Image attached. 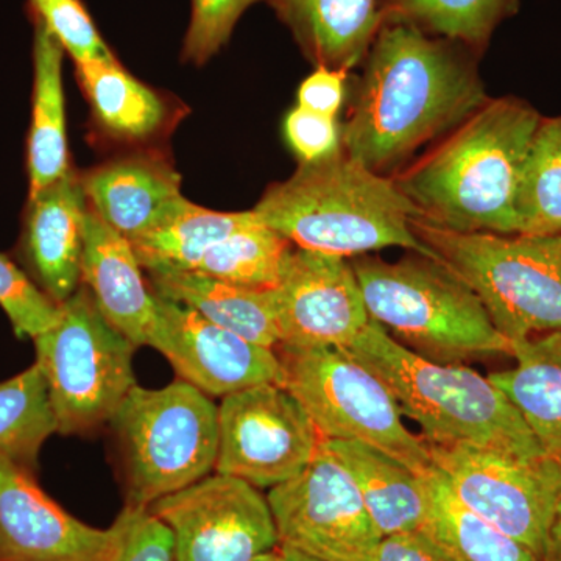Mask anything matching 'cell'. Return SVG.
<instances>
[{
	"label": "cell",
	"instance_id": "40",
	"mask_svg": "<svg viewBox=\"0 0 561 561\" xmlns=\"http://www.w3.org/2000/svg\"><path fill=\"white\" fill-rule=\"evenodd\" d=\"M280 552L284 553V557H286L287 561H323L319 559H313L311 556H306V553L295 551V549L290 548H283V546H279Z\"/></svg>",
	"mask_w": 561,
	"mask_h": 561
},
{
	"label": "cell",
	"instance_id": "22",
	"mask_svg": "<svg viewBox=\"0 0 561 561\" xmlns=\"http://www.w3.org/2000/svg\"><path fill=\"white\" fill-rule=\"evenodd\" d=\"M515 368L489 376L549 459L561 465V331L512 342Z\"/></svg>",
	"mask_w": 561,
	"mask_h": 561
},
{
	"label": "cell",
	"instance_id": "6",
	"mask_svg": "<svg viewBox=\"0 0 561 561\" xmlns=\"http://www.w3.org/2000/svg\"><path fill=\"white\" fill-rule=\"evenodd\" d=\"M411 227L511 343L561 331V236L457 232L416 217Z\"/></svg>",
	"mask_w": 561,
	"mask_h": 561
},
{
	"label": "cell",
	"instance_id": "19",
	"mask_svg": "<svg viewBox=\"0 0 561 561\" xmlns=\"http://www.w3.org/2000/svg\"><path fill=\"white\" fill-rule=\"evenodd\" d=\"M130 241L110 228L88 205L81 283L103 317L136 346L149 345L158 319V297L144 279Z\"/></svg>",
	"mask_w": 561,
	"mask_h": 561
},
{
	"label": "cell",
	"instance_id": "7",
	"mask_svg": "<svg viewBox=\"0 0 561 561\" xmlns=\"http://www.w3.org/2000/svg\"><path fill=\"white\" fill-rule=\"evenodd\" d=\"M124 465L125 505L149 508L216 470L219 408L190 382L136 383L110 421Z\"/></svg>",
	"mask_w": 561,
	"mask_h": 561
},
{
	"label": "cell",
	"instance_id": "38",
	"mask_svg": "<svg viewBox=\"0 0 561 561\" xmlns=\"http://www.w3.org/2000/svg\"><path fill=\"white\" fill-rule=\"evenodd\" d=\"M373 561H453L423 530L383 537Z\"/></svg>",
	"mask_w": 561,
	"mask_h": 561
},
{
	"label": "cell",
	"instance_id": "20",
	"mask_svg": "<svg viewBox=\"0 0 561 561\" xmlns=\"http://www.w3.org/2000/svg\"><path fill=\"white\" fill-rule=\"evenodd\" d=\"M317 68L348 73L383 24L382 0H267Z\"/></svg>",
	"mask_w": 561,
	"mask_h": 561
},
{
	"label": "cell",
	"instance_id": "15",
	"mask_svg": "<svg viewBox=\"0 0 561 561\" xmlns=\"http://www.w3.org/2000/svg\"><path fill=\"white\" fill-rule=\"evenodd\" d=\"M149 346L168 357L180 379L208 397L225 398L260 383H280L275 350L249 342L161 297Z\"/></svg>",
	"mask_w": 561,
	"mask_h": 561
},
{
	"label": "cell",
	"instance_id": "41",
	"mask_svg": "<svg viewBox=\"0 0 561 561\" xmlns=\"http://www.w3.org/2000/svg\"><path fill=\"white\" fill-rule=\"evenodd\" d=\"M253 561H287L286 557H284V553L280 552L279 546L276 549H273V551H268L265 553H262V556L256 557Z\"/></svg>",
	"mask_w": 561,
	"mask_h": 561
},
{
	"label": "cell",
	"instance_id": "35",
	"mask_svg": "<svg viewBox=\"0 0 561 561\" xmlns=\"http://www.w3.org/2000/svg\"><path fill=\"white\" fill-rule=\"evenodd\" d=\"M257 0H192V18L183 58L203 65L230 39L243 11Z\"/></svg>",
	"mask_w": 561,
	"mask_h": 561
},
{
	"label": "cell",
	"instance_id": "9",
	"mask_svg": "<svg viewBox=\"0 0 561 561\" xmlns=\"http://www.w3.org/2000/svg\"><path fill=\"white\" fill-rule=\"evenodd\" d=\"M57 432L87 435L110 424L136 386V346L103 317L90 290L61 305L60 320L33 339Z\"/></svg>",
	"mask_w": 561,
	"mask_h": 561
},
{
	"label": "cell",
	"instance_id": "31",
	"mask_svg": "<svg viewBox=\"0 0 561 561\" xmlns=\"http://www.w3.org/2000/svg\"><path fill=\"white\" fill-rule=\"evenodd\" d=\"M55 432L57 423L38 365L0 383V451L35 471L41 448Z\"/></svg>",
	"mask_w": 561,
	"mask_h": 561
},
{
	"label": "cell",
	"instance_id": "16",
	"mask_svg": "<svg viewBox=\"0 0 561 561\" xmlns=\"http://www.w3.org/2000/svg\"><path fill=\"white\" fill-rule=\"evenodd\" d=\"M106 540L108 529L73 518L0 451V561H95Z\"/></svg>",
	"mask_w": 561,
	"mask_h": 561
},
{
	"label": "cell",
	"instance_id": "26",
	"mask_svg": "<svg viewBox=\"0 0 561 561\" xmlns=\"http://www.w3.org/2000/svg\"><path fill=\"white\" fill-rule=\"evenodd\" d=\"M253 221V210L220 213L183 197L161 224L130 243L147 273L197 271L214 245Z\"/></svg>",
	"mask_w": 561,
	"mask_h": 561
},
{
	"label": "cell",
	"instance_id": "2",
	"mask_svg": "<svg viewBox=\"0 0 561 561\" xmlns=\"http://www.w3.org/2000/svg\"><path fill=\"white\" fill-rule=\"evenodd\" d=\"M542 116L519 98L489 99L394 184L416 219L457 232L518 234L516 197Z\"/></svg>",
	"mask_w": 561,
	"mask_h": 561
},
{
	"label": "cell",
	"instance_id": "5",
	"mask_svg": "<svg viewBox=\"0 0 561 561\" xmlns=\"http://www.w3.org/2000/svg\"><path fill=\"white\" fill-rule=\"evenodd\" d=\"M368 316L394 341L435 364L508 354L478 295L440 260L412 251L397 262L351 261Z\"/></svg>",
	"mask_w": 561,
	"mask_h": 561
},
{
	"label": "cell",
	"instance_id": "17",
	"mask_svg": "<svg viewBox=\"0 0 561 561\" xmlns=\"http://www.w3.org/2000/svg\"><path fill=\"white\" fill-rule=\"evenodd\" d=\"M88 202L80 173L28 195L18 253L28 276L51 301H68L81 284Z\"/></svg>",
	"mask_w": 561,
	"mask_h": 561
},
{
	"label": "cell",
	"instance_id": "11",
	"mask_svg": "<svg viewBox=\"0 0 561 561\" xmlns=\"http://www.w3.org/2000/svg\"><path fill=\"white\" fill-rule=\"evenodd\" d=\"M279 546L323 561H373L382 540L356 483L321 442L316 456L267 496Z\"/></svg>",
	"mask_w": 561,
	"mask_h": 561
},
{
	"label": "cell",
	"instance_id": "36",
	"mask_svg": "<svg viewBox=\"0 0 561 561\" xmlns=\"http://www.w3.org/2000/svg\"><path fill=\"white\" fill-rule=\"evenodd\" d=\"M284 135L300 162H313L342 149V125L328 117L295 106L284 121Z\"/></svg>",
	"mask_w": 561,
	"mask_h": 561
},
{
	"label": "cell",
	"instance_id": "30",
	"mask_svg": "<svg viewBox=\"0 0 561 561\" xmlns=\"http://www.w3.org/2000/svg\"><path fill=\"white\" fill-rule=\"evenodd\" d=\"M294 249L289 239L256 219L214 245L197 272L234 286L272 290L280 283Z\"/></svg>",
	"mask_w": 561,
	"mask_h": 561
},
{
	"label": "cell",
	"instance_id": "18",
	"mask_svg": "<svg viewBox=\"0 0 561 561\" xmlns=\"http://www.w3.org/2000/svg\"><path fill=\"white\" fill-rule=\"evenodd\" d=\"M88 205L127 241L153 230L183 198L181 176L157 151H135L80 173Z\"/></svg>",
	"mask_w": 561,
	"mask_h": 561
},
{
	"label": "cell",
	"instance_id": "34",
	"mask_svg": "<svg viewBox=\"0 0 561 561\" xmlns=\"http://www.w3.org/2000/svg\"><path fill=\"white\" fill-rule=\"evenodd\" d=\"M28 9L76 65L114 57L81 0H28Z\"/></svg>",
	"mask_w": 561,
	"mask_h": 561
},
{
	"label": "cell",
	"instance_id": "29",
	"mask_svg": "<svg viewBox=\"0 0 561 561\" xmlns=\"http://www.w3.org/2000/svg\"><path fill=\"white\" fill-rule=\"evenodd\" d=\"M518 234L561 236V116L534 133L516 197Z\"/></svg>",
	"mask_w": 561,
	"mask_h": 561
},
{
	"label": "cell",
	"instance_id": "28",
	"mask_svg": "<svg viewBox=\"0 0 561 561\" xmlns=\"http://www.w3.org/2000/svg\"><path fill=\"white\" fill-rule=\"evenodd\" d=\"M519 0H382L383 21H401L481 55Z\"/></svg>",
	"mask_w": 561,
	"mask_h": 561
},
{
	"label": "cell",
	"instance_id": "10",
	"mask_svg": "<svg viewBox=\"0 0 561 561\" xmlns=\"http://www.w3.org/2000/svg\"><path fill=\"white\" fill-rule=\"evenodd\" d=\"M461 504L542 560L561 501V465L545 457L524 461L470 445H430Z\"/></svg>",
	"mask_w": 561,
	"mask_h": 561
},
{
	"label": "cell",
	"instance_id": "21",
	"mask_svg": "<svg viewBox=\"0 0 561 561\" xmlns=\"http://www.w3.org/2000/svg\"><path fill=\"white\" fill-rule=\"evenodd\" d=\"M149 283L157 297L186 306L249 342L279 346L272 290L234 286L197 271L149 273Z\"/></svg>",
	"mask_w": 561,
	"mask_h": 561
},
{
	"label": "cell",
	"instance_id": "23",
	"mask_svg": "<svg viewBox=\"0 0 561 561\" xmlns=\"http://www.w3.org/2000/svg\"><path fill=\"white\" fill-rule=\"evenodd\" d=\"M324 442L350 472L382 537L423 529L427 497L421 474L365 443Z\"/></svg>",
	"mask_w": 561,
	"mask_h": 561
},
{
	"label": "cell",
	"instance_id": "24",
	"mask_svg": "<svg viewBox=\"0 0 561 561\" xmlns=\"http://www.w3.org/2000/svg\"><path fill=\"white\" fill-rule=\"evenodd\" d=\"M32 122L27 138L28 195L65 176L69 162L62 57L65 49L38 20H33Z\"/></svg>",
	"mask_w": 561,
	"mask_h": 561
},
{
	"label": "cell",
	"instance_id": "39",
	"mask_svg": "<svg viewBox=\"0 0 561 561\" xmlns=\"http://www.w3.org/2000/svg\"><path fill=\"white\" fill-rule=\"evenodd\" d=\"M541 561H561V501L557 507L551 531H549L548 546Z\"/></svg>",
	"mask_w": 561,
	"mask_h": 561
},
{
	"label": "cell",
	"instance_id": "14",
	"mask_svg": "<svg viewBox=\"0 0 561 561\" xmlns=\"http://www.w3.org/2000/svg\"><path fill=\"white\" fill-rule=\"evenodd\" d=\"M272 291L279 346L346 348L371 320L348 257L295 247Z\"/></svg>",
	"mask_w": 561,
	"mask_h": 561
},
{
	"label": "cell",
	"instance_id": "1",
	"mask_svg": "<svg viewBox=\"0 0 561 561\" xmlns=\"http://www.w3.org/2000/svg\"><path fill=\"white\" fill-rule=\"evenodd\" d=\"M474 50L383 21L342 125V149L393 176L421 147L445 138L489 101Z\"/></svg>",
	"mask_w": 561,
	"mask_h": 561
},
{
	"label": "cell",
	"instance_id": "12",
	"mask_svg": "<svg viewBox=\"0 0 561 561\" xmlns=\"http://www.w3.org/2000/svg\"><path fill=\"white\" fill-rule=\"evenodd\" d=\"M323 440L289 390L260 383L221 401L216 472L273 489L297 478Z\"/></svg>",
	"mask_w": 561,
	"mask_h": 561
},
{
	"label": "cell",
	"instance_id": "37",
	"mask_svg": "<svg viewBox=\"0 0 561 561\" xmlns=\"http://www.w3.org/2000/svg\"><path fill=\"white\" fill-rule=\"evenodd\" d=\"M348 73L319 66L300 84L298 106L328 117H337L346 98Z\"/></svg>",
	"mask_w": 561,
	"mask_h": 561
},
{
	"label": "cell",
	"instance_id": "4",
	"mask_svg": "<svg viewBox=\"0 0 561 561\" xmlns=\"http://www.w3.org/2000/svg\"><path fill=\"white\" fill-rule=\"evenodd\" d=\"M393 393L430 445H470L524 461L545 459L522 413L489 378L412 353L370 320L346 346Z\"/></svg>",
	"mask_w": 561,
	"mask_h": 561
},
{
	"label": "cell",
	"instance_id": "32",
	"mask_svg": "<svg viewBox=\"0 0 561 561\" xmlns=\"http://www.w3.org/2000/svg\"><path fill=\"white\" fill-rule=\"evenodd\" d=\"M95 561H179L168 524L146 507H127L108 527V540Z\"/></svg>",
	"mask_w": 561,
	"mask_h": 561
},
{
	"label": "cell",
	"instance_id": "25",
	"mask_svg": "<svg viewBox=\"0 0 561 561\" xmlns=\"http://www.w3.org/2000/svg\"><path fill=\"white\" fill-rule=\"evenodd\" d=\"M76 68L95 125L108 138L147 144L171 125L169 102L122 68L116 57L80 62Z\"/></svg>",
	"mask_w": 561,
	"mask_h": 561
},
{
	"label": "cell",
	"instance_id": "13",
	"mask_svg": "<svg viewBox=\"0 0 561 561\" xmlns=\"http://www.w3.org/2000/svg\"><path fill=\"white\" fill-rule=\"evenodd\" d=\"M175 538L179 561H253L278 548L267 497L216 472L150 505Z\"/></svg>",
	"mask_w": 561,
	"mask_h": 561
},
{
	"label": "cell",
	"instance_id": "33",
	"mask_svg": "<svg viewBox=\"0 0 561 561\" xmlns=\"http://www.w3.org/2000/svg\"><path fill=\"white\" fill-rule=\"evenodd\" d=\"M0 308L20 339L38 337L61 316V306L51 301L28 273L3 253H0Z\"/></svg>",
	"mask_w": 561,
	"mask_h": 561
},
{
	"label": "cell",
	"instance_id": "27",
	"mask_svg": "<svg viewBox=\"0 0 561 561\" xmlns=\"http://www.w3.org/2000/svg\"><path fill=\"white\" fill-rule=\"evenodd\" d=\"M427 511L423 530L453 561H541L530 549L461 504L442 471L421 474Z\"/></svg>",
	"mask_w": 561,
	"mask_h": 561
},
{
	"label": "cell",
	"instance_id": "8",
	"mask_svg": "<svg viewBox=\"0 0 561 561\" xmlns=\"http://www.w3.org/2000/svg\"><path fill=\"white\" fill-rule=\"evenodd\" d=\"M276 348L279 386L300 401L324 440L365 443L416 474L430 470L426 440L408 430L389 387L348 348Z\"/></svg>",
	"mask_w": 561,
	"mask_h": 561
},
{
	"label": "cell",
	"instance_id": "3",
	"mask_svg": "<svg viewBox=\"0 0 561 561\" xmlns=\"http://www.w3.org/2000/svg\"><path fill=\"white\" fill-rule=\"evenodd\" d=\"M251 210L297 249L354 257L402 247L438 260L413 234L411 221L419 210L393 179L370 171L343 149L300 162L290 179L272 184Z\"/></svg>",
	"mask_w": 561,
	"mask_h": 561
}]
</instances>
